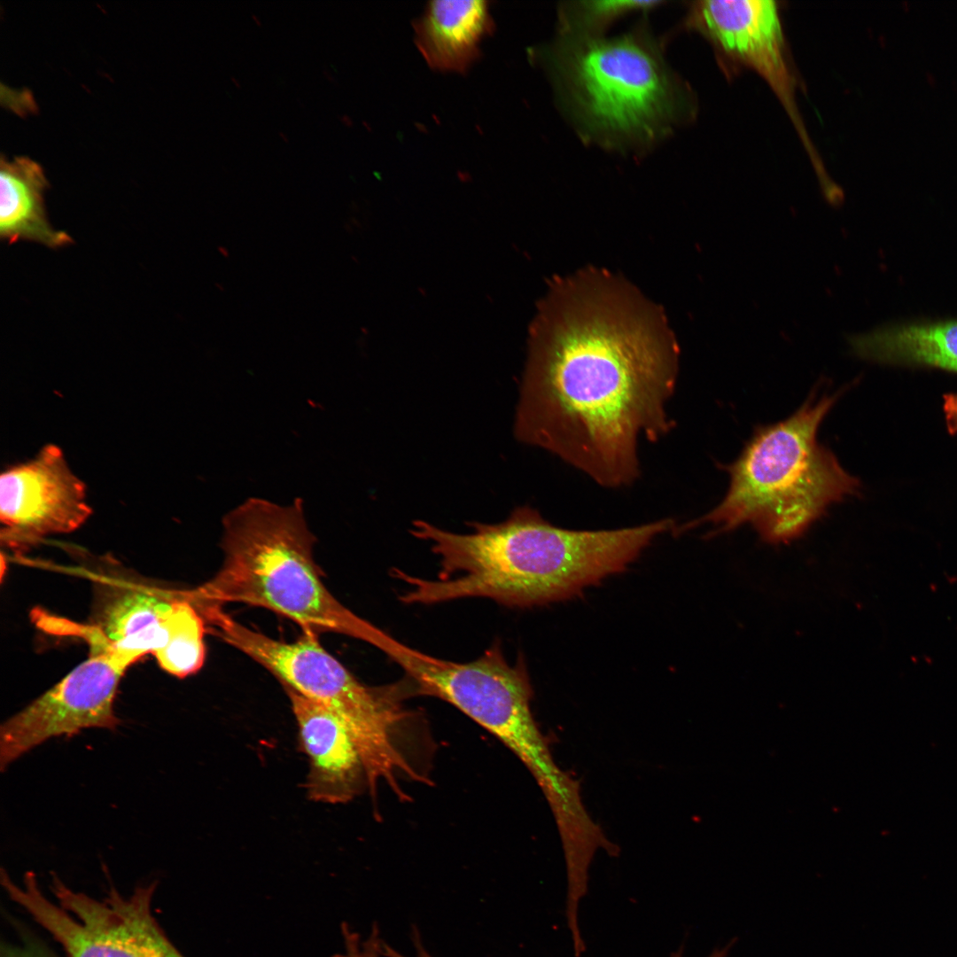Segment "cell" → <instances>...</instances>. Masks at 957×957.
<instances>
[{
	"label": "cell",
	"mask_w": 957,
	"mask_h": 957,
	"mask_svg": "<svg viewBox=\"0 0 957 957\" xmlns=\"http://www.w3.org/2000/svg\"><path fill=\"white\" fill-rule=\"evenodd\" d=\"M662 1L609 0L566 2L558 8V35L602 36L618 19L633 12H646Z\"/></svg>",
	"instance_id": "obj_17"
},
{
	"label": "cell",
	"mask_w": 957,
	"mask_h": 957,
	"mask_svg": "<svg viewBox=\"0 0 957 957\" xmlns=\"http://www.w3.org/2000/svg\"><path fill=\"white\" fill-rule=\"evenodd\" d=\"M223 561L215 575L185 591L194 604L239 603L292 620L303 632L358 639L366 620L329 591L314 559L315 537L303 502L280 506L249 498L222 519Z\"/></svg>",
	"instance_id": "obj_5"
},
{
	"label": "cell",
	"mask_w": 957,
	"mask_h": 957,
	"mask_svg": "<svg viewBox=\"0 0 957 957\" xmlns=\"http://www.w3.org/2000/svg\"><path fill=\"white\" fill-rule=\"evenodd\" d=\"M838 397L813 391L788 418L759 427L738 458L724 467L729 486L722 501L673 533L709 524L717 535L751 525L766 542L789 543L833 504L857 495L859 480L817 440Z\"/></svg>",
	"instance_id": "obj_4"
},
{
	"label": "cell",
	"mask_w": 957,
	"mask_h": 957,
	"mask_svg": "<svg viewBox=\"0 0 957 957\" xmlns=\"http://www.w3.org/2000/svg\"><path fill=\"white\" fill-rule=\"evenodd\" d=\"M515 433L606 488L641 474L639 442L673 426L678 347L659 309L585 271L553 284L530 333Z\"/></svg>",
	"instance_id": "obj_1"
},
{
	"label": "cell",
	"mask_w": 957,
	"mask_h": 957,
	"mask_svg": "<svg viewBox=\"0 0 957 957\" xmlns=\"http://www.w3.org/2000/svg\"><path fill=\"white\" fill-rule=\"evenodd\" d=\"M296 720L300 743L309 761L307 795L313 801H350L365 778L358 750L344 723L322 704L284 689Z\"/></svg>",
	"instance_id": "obj_13"
},
{
	"label": "cell",
	"mask_w": 957,
	"mask_h": 957,
	"mask_svg": "<svg viewBox=\"0 0 957 957\" xmlns=\"http://www.w3.org/2000/svg\"><path fill=\"white\" fill-rule=\"evenodd\" d=\"M471 526L468 533H455L426 521L413 523L411 533L428 542L440 570L429 580L393 569L392 574L406 585L402 603L483 597L526 608L570 599L625 571L675 523L664 518L614 530H570L522 506L501 523Z\"/></svg>",
	"instance_id": "obj_2"
},
{
	"label": "cell",
	"mask_w": 957,
	"mask_h": 957,
	"mask_svg": "<svg viewBox=\"0 0 957 957\" xmlns=\"http://www.w3.org/2000/svg\"><path fill=\"white\" fill-rule=\"evenodd\" d=\"M252 17L254 19V21L257 23V25H261L260 19L257 18L256 15L252 14Z\"/></svg>",
	"instance_id": "obj_23"
},
{
	"label": "cell",
	"mask_w": 957,
	"mask_h": 957,
	"mask_svg": "<svg viewBox=\"0 0 957 957\" xmlns=\"http://www.w3.org/2000/svg\"><path fill=\"white\" fill-rule=\"evenodd\" d=\"M91 611L86 625L53 617L50 630L83 639L90 653L123 671L147 654L178 678L196 673L205 663L206 624L184 591L109 570L94 579Z\"/></svg>",
	"instance_id": "obj_7"
},
{
	"label": "cell",
	"mask_w": 957,
	"mask_h": 957,
	"mask_svg": "<svg viewBox=\"0 0 957 957\" xmlns=\"http://www.w3.org/2000/svg\"><path fill=\"white\" fill-rule=\"evenodd\" d=\"M231 80H232V82H235V84H236V86H237V88H239V87H240V85H239V82H237V81L236 80V78H235V77H233V76H232V77H231Z\"/></svg>",
	"instance_id": "obj_25"
},
{
	"label": "cell",
	"mask_w": 957,
	"mask_h": 957,
	"mask_svg": "<svg viewBox=\"0 0 957 957\" xmlns=\"http://www.w3.org/2000/svg\"><path fill=\"white\" fill-rule=\"evenodd\" d=\"M279 136L284 140V142H288V138L286 137L285 134H284L283 132H279Z\"/></svg>",
	"instance_id": "obj_24"
},
{
	"label": "cell",
	"mask_w": 957,
	"mask_h": 957,
	"mask_svg": "<svg viewBox=\"0 0 957 957\" xmlns=\"http://www.w3.org/2000/svg\"><path fill=\"white\" fill-rule=\"evenodd\" d=\"M428 695L459 709L507 746L536 780L558 821L584 809L580 783L556 763L531 710L532 687L524 664L510 665L497 646L476 660L438 659L424 679Z\"/></svg>",
	"instance_id": "obj_8"
},
{
	"label": "cell",
	"mask_w": 957,
	"mask_h": 957,
	"mask_svg": "<svg viewBox=\"0 0 957 957\" xmlns=\"http://www.w3.org/2000/svg\"><path fill=\"white\" fill-rule=\"evenodd\" d=\"M90 514L84 483L55 445L1 474L0 539L8 549L21 551L45 536L73 532Z\"/></svg>",
	"instance_id": "obj_12"
},
{
	"label": "cell",
	"mask_w": 957,
	"mask_h": 957,
	"mask_svg": "<svg viewBox=\"0 0 957 957\" xmlns=\"http://www.w3.org/2000/svg\"><path fill=\"white\" fill-rule=\"evenodd\" d=\"M848 342L856 355L872 362L957 372V320L883 326Z\"/></svg>",
	"instance_id": "obj_16"
},
{
	"label": "cell",
	"mask_w": 957,
	"mask_h": 957,
	"mask_svg": "<svg viewBox=\"0 0 957 957\" xmlns=\"http://www.w3.org/2000/svg\"><path fill=\"white\" fill-rule=\"evenodd\" d=\"M123 670L103 655L87 660L42 696L7 719L0 727V768L58 736L70 737L86 728L114 730L121 720L114 711Z\"/></svg>",
	"instance_id": "obj_11"
},
{
	"label": "cell",
	"mask_w": 957,
	"mask_h": 957,
	"mask_svg": "<svg viewBox=\"0 0 957 957\" xmlns=\"http://www.w3.org/2000/svg\"><path fill=\"white\" fill-rule=\"evenodd\" d=\"M531 57L544 66L562 109L587 144L645 152L696 115L693 90L645 24L612 38L558 35Z\"/></svg>",
	"instance_id": "obj_3"
},
{
	"label": "cell",
	"mask_w": 957,
	"mask_h": 957,
	"mask_svg": "<svg viewBox=\"0 0 957 957\" xmlns=\"http://www.w3.org/2000/svg\"><path fill=\"white\" fill-rule=\"evenodd\" d=\"M0 957H58L44 944L31 937H21L19 943H2Z\"/></svg>",
	"instance_id": "obj_19"
},
{
	"label": "cell",
	"mask_w": 957,
	"mask_h": 957,
	"mask_svg": "<svg viewBox=\"0 0 957 957\" xmlns=\"http://www.w3.org/2000/svg\"><path fill=\"white\" fill-rule=\"evenodd\" d=\"M943 409L948 432L957 434V393L944 395Z\"/></svg>",
	"instance_id": "obj_20"
},
{
	"label": "cell",
	"mask_w": 957,
	"mask_h": 957,
	"mask_svg": "<svg viewBox=\"0 0 957 957\" xmlns=\"http://www.w3.org/2000/svg\"><path fill=\"white\" fill-rule=\"evenodd\" d=\"M735 942V939L734 938L732 941H730L728 944H727L723 948H717V949L713 950L708 957H727L728 953L730 952L731 948L734 946ZM671 957H682V950L681 949V950H678L677 952L673 953Z\"/></svg>",
	"instance_id": "obj_22"
},
{
	"label": "cell",
	"mask_w": 957,
	"mask_h": 957,
	"mask_svg": "<svg viewBox=\"0 0 957 957\" xmlns=\"http://www.w3.org/2000/svg\"><path fill=\"white\" fill-rule=\"evenodd\" d=\"M0 883L9 899L50 934L66 957H185L152 914L156 881L136 887L128 896L110 885L97 899L51 873L54 900L43 892L33 871L26 872L19 884L2 868Z\"/></svg>",
	"instance_id": "obj_9"
},
{
	"label": "cell",
	"mask_w": 957,
	"mask_h": 957,
	"mask_svg": "<svg viewBox=\"0 0 957 957\" xmlns=\"http://www.w3.org/2000/svg\"><path fill=\"white\" fill-rule=\"evenodd\" d=\"M684 27L704 35L723 56L757 72L771 87L807 150L817 174L824 171L796 103L779 7L772 0H704L691 4Z\"/></svg>",
	"instance_id": "obj_10"
},
{
	"label": "cell",
	"mask_w": 957,
	"mask_h": 957,
	"mask_svg": "<svg viewBox=\"0 0 957 957\" xmlns=\"http://www.w3.org/2000/svg\"><path fill=\"white\" fill-rule=\"evenodd\" d=\"M492 26L486 1H432L415 23L416 43L432 68L463 73Z\"/></svg>",
	"instance_id": "obj_14"
},
{
	"label": "cell",
	"mask_w": 957,
	"mask_h": 957,
	"mask_svg": "<svg viewBox=\"0 0 957 957\" xmlns=\"http://www.w3.org/2000/svg\"><path fill=\"white\" fill-rule=\"evenodd\" d=\"M205 618L209 631L266 668L284 689L340 719L358 750L372 794L381 781L398 788V773L408 765L396 744L403 714L390 690L358 681L323 649L316 634L303 632L292 642L275 640L239 623L219 606L209 608Z\"/></svg>",
	"instance_id": "obj_6"
},
{
	"label": "cell",
	"mask_w": 957,
	"mask_h": 957,
	"mask_svg": "<svg viewBox=\"0 0 957 957\" xmlns=\"http://www.w3.org/2000/svg\"><path fill=\"white\" fill-rule=\"evenodd\" d=\"M383 941L377 931H371L366 938L357 932L346 934L343 938V950L333 957H381Z\"/></svg>",
	"instance_id": "obj_18"
},
{
	"label": "cell",
	"mask_w": 957,
	"mask_h": 957,
	"mask_svg": "<svg viewBox=\"0 0 957 957\" xmlns=\"http://www.w3.org/2000/svg\"><path fill=\"white\" fill-rule=\"evenodd\" d=\"M49 183L42 167L27 157L0 162V237L9 244L32 241L51 249L73 243L47 218L43 194Z\"/></svg>",
	"instance_id": "obj_15"
},
{
	"label": "cell",
	"mask_w": 957,
	"mask_h": 957,
	"mask_svg": "<svg viewBox=\"0 0 957 957\" xmlns=\"http://www.w3.org/2000/svg\"><path fill=\"white\" fill-rule=\"evenodd\" d=\"M413 943L416 948L415 957H432L423 945L416 930L413 933ZM383 954L385 957H407L385 942L383 943Z\"/></svg>",
	"instance_id": "obj_21"
}]
</instances>
